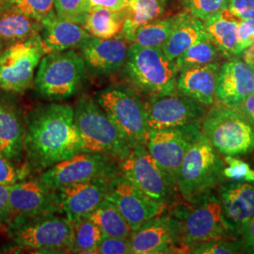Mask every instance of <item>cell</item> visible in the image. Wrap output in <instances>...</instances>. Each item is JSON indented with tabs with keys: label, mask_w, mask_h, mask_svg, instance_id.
<instances>
[{
	"label": "cell",
	"mask_w": 254,
	"mask_h": 254,
	"mask_svg": "<svg viewBox=\"0 0 254 254\" xmlns=\"http://www.w3.org/2000/svg\"><path fill=\"white\" fill-rule=\"evenodd\" d=\"M29 169L25 167H18L16 162L10 160L7 156L0 153V185L12 186L27 178Z\"/></svg>",
	"instance_id": "cell-38"
},
{
	"label": "cell",
	"mask_w": 254,
	"mask_h": 254,
	"mask_svg": "<svg viewBox=\"0 0 254 254\" xmlns=\"http://www.w3.org/2000/svg\"><path fill=\"white\" fill-rule=\"evenodd\" d=\"M170 0H129L124 11L122 35L131 44L136 29L155 19L162 17Z\"/></svg>",
	"instance_id": "cell-27"
},
{
	"label": "cell",
	"mask_w": 254,
	"mask_h": 254,
	"mask_svg": "<svg viewBox=\"0 0 254 254\" xmlns=\"http://www.w3.org/2000/svg\"><path fill=\"white\" fill-rule=\"evenodd\" d=\"M205 39L208 36L203 21L183 11L178 13L177 21L161 49L169 60L175 61L190 47Z\"/></svg>",
	"instance_id": "cell-25"
},
{
	"label": "cell",
	"mask_w": 254,
	"mask_h": 254,
	"mask_svg": "<svg viewBox=\"0 0 254 254\" xmlns=\"http://www.w3.org/2000/svg\"><path fill=\"white\" fill-rule=\"evenodd\" d=\"M13 218L9 203V186L0 185V226H6Z\"/></svg>",
	"instance_id": "cell-43"
},
{
	"label": "cell",
	"mask_w": 254,
	"mask_h": 254,
	"mask_svg": "<svg viewBox=\"0 0 254 254\" xmlns=\"http://www.w3.org/2000/svg\"><path fill=\"white\" fill-rule=\"evenodd\" d=\"M95 100L118 127L130 145H146L150 130L145 102L140 99L134 89L110 85L97 93Z\"/></svg>",
	"instance_id": "cell-9"
},
{
	"label": "cell",
	"mask_w": 254,
	"mask_h": 254,
	"mask_svg": "<svg viewBox=\"0 0 254 254\" xmlns=\"http://www.w3.org/2000/svg\"><path fill=\"white\" fill-rule=\"evenodd\" d=\"M198 125L150 130L149 132L147 149L175 187L191 135Z\"/></svg>",
	"instance_id": "cell-16"
},
{
	"label": "cell",
	"mask_w": 254,
	"mask_h": 254,
	"mask_svg": "<svg viewBox=\"0 0 254 254\" xmlns=\"http://www.w3.org/2000/svg\"><path fill=\"white\" fill-rule=\"evenodd\" d=\"M54 7L59 17L80 25L91 9L88 0H54Z\"/></svg>",
	"instance_id": "cell-36"
},
{
	"label": "cell",
	"mask_w": 254,
	"mask_h": 254,
	"mask_svg": "<svg viewBox=\"0 0 254 254\" xmlns=\"http://www.w3.org/2000/svg\"><path fill=\"white\" fill-rule=\"evenodd\" d=\"M97 254H132L129 237L128 238H120V237H112V236H102L100 243L97 248Z\"/></svg>",
	"instance_id": "cell-40"
},
{
	"label": "cell",
	"mask_w": 254,
	"mask_h": 254,
	"mask_svg": "<svg viewBox=\"0 0 254 254\" xmlns=\"http://www.w3.org/2000/svg\"><path fill=\"white\" fill-rule=\"evenodd\" d=\"M124 11H114L102 7H91L82 26L92 37L109 39L122 33Z\"/></svg>",
	"instance_id": "cell-29"
},
{
	"label": "cell",
	"mask_w": 254,
	"mask_h": 254,
	"mask_svg": "<svg viewBox=\"0 0 254 254\" xmlns=\"http://www.w3.org/2000/svg\"><path fill=\"white\" fill-rule=\"evenodd\" d=\"M200 127L219 154L237 156L254 151V127L236 109L215 102L206 110Z\"/></svg>",
	"instance_id": "cell-7"
},
{
	"label": "cell",
	"mask_w": 254,
	"mask_h": 254,
	"mask_svg": "<svg viewBox=\"0 0 254 254\" xmlns=\"http://www.w3.org/2000/svg\"><path fill=\"white\" fill-rule=\"evenodd\" d=\"M91 7H102L114 11H125L129 0H88Z\"/></svg>",
	"instance_id": "cell-44"
},
{
	"label": "cell",
	"mask_w": 254,
	"mask_h": 254,
	"mask_svg": "<svg viewBox=\"0 0 254 254\" xmlns=\"http://www.w3.org/2000/svg\"><path fill=\"white\" fill-rule=\"evenodd\" d=\"M254 44V20L240 19L237 27V57Z\"/></svg>",
	"instance_id": "cell-41"
},
{
	"label": "cell",
	"mask_w": 254,
	"mask_h": 254,
	"mask_svg": "<svg viewBox=\"0 0 254 254\" xmlns=\"http://www.w3.org/2000/svg\"><path fill=\"white\" fill-rule=\"evenodd\" d=\"M7 234L17 245L41 253H71L73 226L61 213L15 216L7 225Z\"/></svg>",
	"instance_id": "cell-6"
},
{
	"label": "cell",
	"mask_w": 254,
	"mask_h": 254,
	"mask_svg": "<svg viewBox=\"0 0 254 254\" xmlns=\"http://www.w3.org/2000/svg\"><path fill=\"white\" fill-rule=\"evenodd\" d=\"M3 50V46L0 44V53H1V51Z\"/></svg>",
	"instance_id": "cell-48"
},
{
	"label": "cell",
	"mask_w": 254,
	"mask_h": 254,
	"mask_svg": "<svg viewBox=\"0 0 254 254\" xmlns=\"http://www.w3.org/2000/svg\"><path fill=\"white\" fill-rule=\"evenodd\" d=\"M244 251L243 238H224L211 240L194 247L190 254H234Z\"/></svg>",
	"instance_id": "cell-35"
},
{
	"label": "cell",
	"mask_w": 254,
	"mask_h": 254,
	"mask_svg": "<svg viewBox=\"0 0 254 254\" xmlns=\"http://www.w3.org/2000/svg\"><path fill=\"white\" fill-rule=\"evenodd\" d=\"M9 203L13 217L61 213L56 190L40 178L9 186Z\"/></svg>",
	"instance_id": "cell-19"
},
{
	"label": "cell",
	"mask_w": 254,
	"mask_h": 254,
	"mask_svg": "<svg viewBox=\"0 0 254 254\" xmlns=\"http://www.w3.org/2000/svg\"><path fill=\"white\" fill-rule=\"evenodd\" d=\"M225 162L200 131L193 130L177 176L176 187L183 200L193 203L218 190L226 180Z\"/></svg>",
	"instance_id": "cell-2"
},
{
	"label": "cell",
	"mask_w": 254,
	"mask_h": 254,
	"mask_svg": "<svg viewBox=\"0 0 254 254\" xmlns=\"http://www.w3.org/2000/svg\"><path fill=\"white\" fill-rule=\"evenodd\" d=\"M184 11L202 21L227 9L229 0H182Z\"/></svg>",
	"instance_id": "cell-37"
},
{
	"label": "cell",
	"mask_w": 254,
	"mask_h": 254,
	"mask_svg": "<svg viewBox=\"0 0 254 254\" xmlns=\"http://www.w3.org/2000/svg\"><path fill=\"white\" fill-rule=\"evenodd\" d=\"M45 55L40 34L6 46L0 53V89L13 93L30 89Z\"/></svg>",
	"instance_id": "cell-11"
},
{
	"label": "cell",
	"mask_w": 254,
	"mask_h": 254,
	"mask_svg": "<svg viewBox=\"0 0 254 254\" xmlns=\"http://www.w3.org/2000/svg\"><path fill=\"white\" fill-rule=\"evenodd\" d=\"M40 37L48 54L80 48L91 35L80 24L57 15L43 23Z\"/></svg>",
	"instance_id": "cell-24"
},
{
	"label": "cell",
	"mask_w": 254,
	"mask_h": 254,
	"mask_svg": "<svg viewBox=\"0 0 254 254\" xmlns=\"http://www.w3.org/2000/svg\"><path fill=\"white\" fill-rule=\"evenodd\" d=\"M86 217L98 226L103 236L128 238L132 233L126 218L116 205L106 199Z\"/></svg>",
	"instance_id": "cell-30"
},
{
	"label": "cell",
	"mask_w": 254,
	"mask_h": 254,
	"mask_svg": "<svg viewBox=\"0 0 254 254\" xmlns=\"http://www.w3.org/2000/svg\"><path fill=\"white\" fill-rule=\"evenodd\" d=\"M119 171L122 176L139 190L165 206L173 204L176 200L178 193L176 187L144 144H136L131 148L127 157L119 161Z\"/></svg>",
	"instance_id": "cell-10"
},
{
	"label": "cell",
	"mask_w": 254,
	"mask_h": 254,
	"mask_svg": "<svg viewBox=\"0 0 254 254\" xmlns=\"http://www.w3.org/2000/svg\"><path fill=\"white\" fill-rule=\"evenodd\" d=\"M132 254L183 253L180 227L171 214L147 220L129 236Z\"/></svg>",
	"instance_id": "cell-14"
},
{
	"label": "cell",
	"mask_w": 254,
	"mask_h": 254,
	"mask_svg": "<svg viewBox=\"0 0 254 254\" xmlns=\"http://www.w3.org/2000/svg\"><path fill=\"white\" fill-rule=\"evenodd\" d=\"M227 9L239 19L254 20V0H229Z\"/></svg>",
	"instance_id": "cell-42"
},
{
	"label": "cell",
	"mask_w": 254,
	"mask_h": 254,
	"mask_svg": "<svg viewBox=\"0 0 254 254\" xmlns=\"http://www.w3.org/2000/svg\"><path fill=\"white\" fill-rule=\"evenodd\" d=\"M145 108L149 130L198 125L207 110L206 106L179 91L152 97Z\"/></svg>",
	"instance_id": "cell-13"
},
{
	"label": "cell",
	"mask_w": 254,
	"mask_h": 254,
	"mask_svg": "<svg viewBox=\"0 0 254 254\" xmlns=\"http://www.w3.org/2000/svg\"><path fill=\"white\" fill-rule=\"evenodd\" d=\"M224 162L227 165L223 170V174L226 179L254 182V170L245 161L236 158V156L226 155Z\"/></svg>",
	"instance_id": "cell-39"
},
{
	"label": "cell",
	"mask_w": 254,
	"mask_h": 254,
	"mask_svg": "<svg viewBox=\"0 0 254 254\" xmlns=\"http://www.w3.org/2000/svg\"><path fill=\"white\" fill-rule=\"evenodd\" d=\"M81 151V137L71 105L42 104L25 116L24 155L29 170L43 173Z\"/></svg>",
	"instance_id": "cell-1"
},
{
	"label": "cell",
	"mask_w": 254,
	"mask_h": 254,
	"mask_svg": "<svg viewBox=\"0 0 254 254\" xmlns=\"http://www.w3.org/2000/svg\"><path fill=\"white\" fill-rule=\"evenodd\" d=\"M86 71L81 55L74 49L48 53L38 66L33 85L47 100H65L77 92Z\"/></svg>",
	"instance_id": "cell-8"
},
{
	"label": "cell",
	"mask_w": 254,
	"mask_h": 254,
	"mask_svg": "<svg viewBox=\"0 0 254 254\" xmlns=\"http://www.w3.org/2000/svg\"><path fill=\"white\" fill-rule=\"evenodd\" d=\"M25 117L10 98L0 97V153L18 163L24 155Z\"/></svg>",
	"instance_id": "cell-22"
},
{
	"label": "cell",
	"mask_w": 254,
	"mask_h": 254,
	"mask_svg": "<svg viewBox=\"0 0 254 254\" xmlns=\"http://www.w3.org/2000/svg\"><path fill=\"white\" fill-rule=\"evenodd\" d=\"M240 19L226 9L204 20L208 39L225 58L237 57V27Z\"/></svg>",
	"instance_id": "cell-26"
},
{
	"label": "cell",
	"mask_w": 254,
	"mask_h": 254,
	"mask_svg": "<svg viewBox=\"0 0 254 254\" xmlns=\"http://www.w3.org/2000/svg\"><path fill=\"white\" fill-rule=\"evenodd\" d=\"M119 162L105 154L81 151L70 159L55 164L39 177L52 190L90 181L93 179H111L118 175Z\"/></svg>",
	"instance_id": "cell-12"
},
{
	"label": "cell",
	"mask_w": 254,
	"mask_h": 254,
	"mask_svg": "<svg viewBox=\"0 0 254 254\" xmlns=\"http://www.w3.org/2000/svg\"><path fill=\"white\" fill-rule=\"evenodd\" d=\"M244 251L248 254H254V217L242 230Z\"/></svg>",
	"instance_id": "cell-45"
},
{
	"label": "cell",
	"mask_w": 254,
	"mask_h": 254,
	"mask_svg": "<svg viewBox=\"0 0 254 254\" xmlns=\"http://www.w3.org/2000/svg\"><path fill=\"white\" fill-rule=\"evenodd\" d=\"M18 11L42 24L57 16L54 0H0V12Z\"/></svg>",
	"instance_id": "cell-33"
},
{
	"label": "cell",
	"mask_w": 254,
	"mask_h": 254,
	"mask_svg": "<svg viewBox=\"0 0 254 254\" xmlns=\"http://www.w3.org/2000/svg\"><path fill=\"white\" fill-rule=\"evenodd\" d=\"M178 18V13L155 19L137 28L131 40V44H136L144 47L162 48L170 36L173 27Z\"/></svg>",
	"instance_id": "cell-31"
},
{
	"label": "cell",
	"mask_w": 254,
	"mask_h": 254,
	"mask_svg": "<svg viewBox=\"0 0 254 254\" xmlns=\"http://www.w3.org/2000/svg\"><path fill=\"white\" fill-rule=\"evenodd\" d=\"M106 200L116 205L131 229L135 231L147 220L163 213L166 206L148 197L120 173L109 182Z\"/></svg>",
	"instance_id": "cell-15"
},
{
	"label": "cell",
	"mask_w": 254,
	"mask_h": 254,
	"mask_svg": "<svg viewBox=\"0 0 254 254\" xmlns=\"http://www.w3.org/2000/svg\"><path fill=\"white\" fill-rule=\"evenodd\" d=\"M73 111L82 151L105 154L118 162L127 157L132 146L95 99L83 94L76 101Z\"/></svg>",
	"instance_id": "cell-4"
},
{
	"label": "cell",
	"mask_w": 254,
	"mask_h": 254,
	"mask_svg": "<svg viewBox=\"0 0 254 254\" xmlns=\"http://www.w3.org/2000/svg\"><path fill=\"white\" fill-rule=\"evenodd\" d=\"M236 109L254 127V91Z\"/></svg>",
	"instance_id": "cell-46"
},
{
	"label": "cell",
	"mask_w": 254,
	"mask_h": 254,
	"mask_svg": "<svg viewBox=\"0 0 254 254\" xmlns=\"http://www.w3.org/2000/svg\"><path fill=\"white\" fill-rule=\"evenodd\" d=\"M111 179L99 178L74 183L56 190L61 213L71 223L88 216L105 200Z\"/></svg>",
	"instance_id": "cell-17"
},
{
	"label": "cell",
	"mask_w": 254,
	"mask_h": 254,
	"mask_svg": "<svg viewBox=\"0 0 254 254\" xmlns=\"http://www.w3.org/2000/svg\"><path fill=\"white\" fill-rule=\"evenodd\" d=\"M186 203L176 205L170 213L179 223L183 253L190 254L194 247L211 240L242 237L228 222L215 193Z\"/></svg>",
	"instance_id": "cell-3"
},
{
	"label": "cell",
	"mask_w": 254,
	"mask_h": 254,
	"mask_svg": "<svg viewBox=\"0 0 254 254\" xmlns=\"http://www.w3.org/2000/svg\"><path fill=\"white\" fill-rule=\"evenodd\" d=\"M73 254H97L103 234L98 226L88 217L77 218L72 222Z\"/></svg>",
	"instance_id": "cell-32"
},
{
	"label": "cell",
	"mask_w": 254,
	"mask_h": 254,
	"mask_svg": "<svg viewBox=\"0 0 254 254\" xmlns=\"http://www.w3.org/2000/svg\"><path fill=\"white\" fill-rule=\"evenodd\" d=\"M43 24L35 19L14 11L0 12V44L8 46L39 35Z\"/></svg>",
	"instance_id": "cell-28"
},
{
	"label": "cell",
	"mask_w": 254,
	"mask_h": 254,
	"mask_svg": "<svg viewBox=\"0 0 254 254\" xmlns=\"http://www.w3.org/2000/svg\"><path fill=\"white\" fill-rule=\"evenodd\" d=\"M217 196L228 222L241 235L254 217V182L225 180Z\"/></svg>",
	"instance_id": "cell-21"
},
{
	"label": "cell",
	"mask_w": 254,
	"mask_h": 254,
	"mask_svg": "<svg viewBox=\"0 0 254 254\" xmlns=\"http://www.w3.org/2000/svg\"><path fill=\"white\" fill-rule=\"evenodd\" d=\"M220 64H211L185 69L177 75V91L207 108L216 102V85Z\"/></svg>",
	"instance_id": "cell-23"
},
{
	"label": "cell",
	"mask_w": 254,
	"mask_h": 254,
	"mask_svg": "<svg viewBox=\"0 0 254 254\" xmlns=\"http://www.w3.org/2000/svg\"><path fill=\"white\" fill-rule=\"evenodd\" d=\"M239 57H241V60L254 70V44L245 48Z\"/></svg>",
	"instance_id": "cell-47"
},
{
	"label": "cell",
	"mask_w": 254,
	"mask_h": 254,
	"mask_svg": "<svg viewBox=\"0 0 254 254\" xmlns=\"http://www.w3.org/2000/svg\"><path fill=\"white\" fill-rule=\"evenodd\" d=\"M123 71L132 87L150 98L177 91L176 65L161 48L130 44Z\"/></svg>",
	"instance_id": "cell-5"
},
{
	"label": "cell",
	"mask_w": 254,
	"mask_h": 254,
	"mask_svg": "<svg viewBox=\"0 0 254 254\" xmlns=\"http://www.w3.org/2000/svg\"><path fill=\"white\" fill-rule=\"evenodd\" d=\"M129 43L122 34L101 39L91 36L79 48L86 66L98 75H110L123 69Z\"/></svg>",
	"instance_id": "cell-20"
},
{
	"label": "cell",
	"mask_w": 254,
	"mask_h": 254,
	"mask_svg": "<svg viewBox=\"0 0 254 254\" xmlns=\"http://www.w3.org/2000/svg\"><path fill=\"white\" fill-rule=\"evenodd\" d=\"M219 56L221 54L217 46L209 39H205L190 47L185 53L178 57L174 63L177 72L179 73L188 68L215 63Z\"/></svg>",
	"instance_id": "cell-34"
},
{
	"label": "cell",
	"mask_w": 254,
	"mask_h": 254,
	"mask_svg": "<svg viewBox=\"0 0 254 254\" xmlns=\"http://www.w3.org/2000/svg\"><path fill=\"white\" fill-rule=\"evenodd\" d=\"M254 91V70L237 57L220 65L216 85V102L238 108Z\"/></svg>",
	"instance_id": "cell-18"
}]
</instances>
